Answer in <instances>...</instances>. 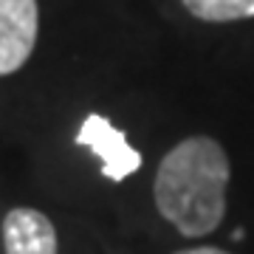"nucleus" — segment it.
Masks as SVG:
<instances>
[{
    "mask_svg": "<svg viewBox=\"0 0 254 254\" xmlns=\"http://www.w3.org/2000/svg\"><path fill=\"white\" fill-rule=\"evenodd\" d=\"M229 155L209 136L184 138L158 164L153 184L155 206L181 235L203 237L226 215Z\"/></svg>",
    "mask_w": 254,
    "mask_h": 254,
    "instance_id": "obj_1",
    "label": "nucleus"
},
{
    "mask_svg": "<svg viewBox=\"0 0 254 254\" xmlns=\"http://www.w3.org/2000/svg\"><path fill=\"white\" fill-rule=\"evenodd\" d=\"M76 144L88 147L93 155H99L102 175L110 181H125L127 175H133L141 167V153L127 144L125 133L99 113H91L82 122L79 133H76Z\"/></svg>",
    "mask_w": 254,
    "mask_h": 254,
    "instance_id": "obj_2",
    "label": "nucleus"
},
{
    "mask_svg": "<svg viewBox=\"0 0 254 254\" xmlns=\"http://www.w3.org/2000/svg\"><path fill=\"white\" fill-rule=\"evenodd\" d=\"M37 28V0H0V76L26 65L34 51Z\"/></svg>",
    "mask_w": 254,
    "mask_h": 254,
    "instance_id": "obj_3",
    "label": "nucleus"
},
{
    "mask_svg": "<svg viewBox=\"0 0 254 254\" xmlns=\"http://www.w3.org/2000/svg\"><path fill=\"white\" fill-rule=\"evenodd\" d=\"M6 254H57V229L37 209H11L3 218Z\"/></svg>",
    "mask_w": 254,
    "mask_h": 254,
    "instance_id": "obj_4",
    "label": "nucleus"
},
{
    "mask_svg": "<svg viewBox=\"0 0 254 254\" xmlns=\"http://www.w3.org/2000/svg\"><path fill=\"white\" fill-rule=\"evenodd\" d=\"M192 17L206 23H232L254 17V0H181Z\"/></svg>",
    "mask_w": 254,
    "mask_h": 254,
    "instance_id": "obj_5",
    "label": "nucleus"
},
{
    "mask_svg": "<svg viewBox=\"0 0 254 254\" xmlns=\"http://www.w3.org/2000/svg\"><path fill=\"white\" fill-rule=\"evenodd\" d=\"M175 254H229V252L215 249V246H198V249H184V252H175Z\"/></svg>",
    "mask_w": 254,
    "mask_h": 254,
    "instance_id": "obj_6",
    "label": "nucleus"
},
{
    "mask_svg": "<svg viewBox=\"0 0 254 254\" xmlns=\"http://www.w3.org/2000/svg\"><path fill=\"white\" fill-rule=\"evenodd\" d=\"M243 235H246L243 229H235V232H232V240H243Z\"/></svg>",
    "mask_w": 254,
    "mask_h": 254,
    "instance_id": "obj_7",
    "label": "nucleus"
}]
</instances>
